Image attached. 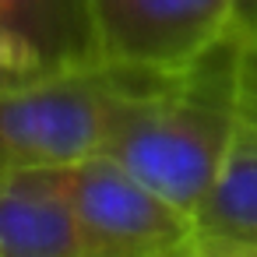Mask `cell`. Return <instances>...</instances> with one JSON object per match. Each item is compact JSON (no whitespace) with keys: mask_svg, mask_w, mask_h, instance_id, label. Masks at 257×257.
Returning a JSON list of instances; mask_svg holds the SVG:
<instances>
[{"mask_svg":"<svg viewBox=\"0 0 257 257\" xmlns=\"http://www.w3.org/2000/svg\"><path fill=\"white\" fill-rule=\"evenodd\" d=\"M229 53L232 43L183 78L116 67L123 95L99 155L120 162L134 180L190 218L211 190L236 127Z\"/></svg>","mask_w":257,"mask_h":257,"instance_id":"6da1fadb","label":"cell"},{"mask_svg":"<svg viewBox=\"0 0 257 257\" xmlns=\"http://www.w3.org/2000/svg\"><path fill=\"white\" fill-rule=\"evenodd\" d=\"M123 78L116 67L92 64L22 78L0 88V180L29 169H60L99 155Z\"/></svg>","mask_w":257,"mask_h":257,"instance_id":"7a4b0ae2","label":"cell"},{"mask_svg":"<svg viewBox=\"0 0 257 257\" xmlns=\"http://www.w3.org/2000/svg\"><path fill=\"white\" fill-rule=\"evenodd\" d=\"M99 64L183 78L236 43L229 0H88Z\"/></svg>","mask_w":257,"mask_h":257,"instance_id":"3957f363","label":"cell"},{"mask_svg":"<svg viewBox=\"0 0 257 257\" xmlns=\"http://www.w3.org/2000/svg\"><path fill=\"white\" fill-rule=\"evenodd\" d=\"M88 257H180L197 239L187 211L148 190L109 155L60 166Z\"/></svg>","mask_w":257,"mask_h":257,"instance_id":"277c9868","label":"cell"},{"mask_svg":"<svg viewBox=\"0 0 257 257\" xmlns=\"http://www.w3.org/2000/svg\"><path fill=\"white\" fill-rule=\"evenodd\" d=\"M0 257H88L60 169L0 180Z\"/></svg>","mask_w":257,"mask_h":257,"instance_id":"5b68a950","label":"cell"},{"mask_svg":"<svg viewBox=\"0 0 257 257\" xmlns=\"http://www.w3.org/2000/svg\"><path fill=\"white\" fill-rule=\"evenodd\" d=\"M0 29L43 74L99 64L88 0H0Z\"/></svg>","mask_w":257,"mask_h":257,"instance_id":"8992f818","label":"cell"},{"mask_svg":"<svg viewBox=\"0 0 257 257\" xmlns=\"http://www.w3.org/2000/svg\"><path fill=\"white\" fill-rule=\"evenodd\" d=\"M194 225L201 236L257 246V123L236 113V127Z\"/></svg>","mask_w":257,"mask_h":257,"instance_id":"52a82bcc","label":"cell"},{"mask_svg":"<svg viewBox=\"0 0 257 257\" xmlns=\"http://www.w3.org/2000/svg\"><path fill=\"white\" fill-rule=\"evenodd\" d=\"M229 99L232 109L257 123V43H232L229 53Z\"/></svg>","mask_w":257,"mask_h":257,"instance_id":"ba28073f","label":"cell"},{"mask_svg":"<svg viewBox=\"0 0 257 257\" xmlns=\"http://www.w3.org/2000/svg\"><path fill=\"white\" fill-rule=\"evenodd\" d=\"M0 71H8V74H18V78H36V74H43L39 71V64L0 29Z\"/></svg>","mask_w":257,"mask_h":257,"instance_id":"9c48e42d","label":"cell"},{"mask_svg":"<svg viewBox=\"0 0 257 257\" xmlns=\"http://www.w3.org/2000/svg\"><path fill=\"white\" fill-rule=\"evenodd\" d=\"M180 257H257V246H239V243H225V239H211L197 232L190 250Z\"/></svg>","mask_w":257,"mask_h":257,"instance_id":"30bf717a","label":"cell"},{"mask_svg":"<svg viewBox=\"0 0 257 257\" xmlns=\"http://www.w3.org/2000/svg\"><path fill=\"white\" fill-rule=\"evenodd\" d=\"M239 43H257V0H229Z\"/></svg>","mask_w":257,"mask_h":257,"instance_id":"8fae6325","label":"cell"},{"mask_svg":"<svg viewBox=\"0 0 257 257\" xmlns=\"http://www.w3.org/2000/svg\"><path fill=\"white\" fill-rule=\"evenodd\" d=\"M11 81H22V78H18V74H8V71H0V88L11 85Z\"/></svg>","mask_w":257,"mask_h":257,"instance_id":"7c38bea8","label":"cell"}]
</instances>
